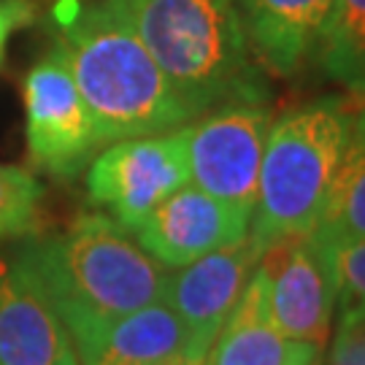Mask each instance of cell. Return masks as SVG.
<instances>
[{"label": "cell", "mask_w": 365, "mask_h": 365, "mask_svg": "<svg viewBox=\"0 0 365 365\" xmlns=\"http://www.w3.org/2000/svg\"><path fill=\"white\" fill-rule=\"evenodd\" d=\"M49 52L71 71L106 146L179 130L195 119L119 0H60Z\"/></svg>", "instance_id": "cell-1"}, {"label": "cell", "mask_w": 365, "mask_h": 365, "mask_svg": "<svg viewBox=\"0 0 365 365\" xmlns=\"http://www.w3.org/2000/svg\"><path fill=\"white\" fill-rule=\"evenodd\" d=\"M11 265L38 284L66 327L160 303L170 276L106 211H84L63 233L25 241Z\"/></svg>", "instance_id": "cell-2"}, {"label": "cell", "mask_w": 365, "mask_h": 365, "mask_svg": "<svg viewBox=\"0 0 365 365\" xmlns=\"http://www.w3.org/2000/svg\"><path fill=\"white\" fill-rule=\"evenodd\" d=\"M182 103L197 117L265 103L271 87L235 0H119Z\"/></svg>", "instance_id": "cell-3"}, {"label": "cell", "mask_w": 365, "mask_h": 365, "mask_svg": "<svg viewBox=\"0 0 365 365\" xmlns=\"http://www.w3.org/2000/svg\"><path fill=\"white\" fill-rule=\"evenodd\" d=\"M352 106L319 98L276 119L262 152L249 241L265 249L309 235L322 217L349 138Z\"/></svg>", "instance_id": "cell-4"}, {"label": "cell", "mask_w": 365, "mask_h": 365, "mask_svg": "<svg viewBox=\"0 0 365 365\" xmlns=\"http://www.w3.org/2000/svg\"><path fill=\"white\" fill-rule=\"evenodd\" d=\"M184 184H190L187 125L170 133L114 141L103 146L87 168L90 200L128 230Z\"/></svg>", "instance_id": "cell-5"}, {"label": "cell", "mask_w": 365, "mask_h": 365, "mask_svg": "<svg viewBox=\"0 0 365 365\" xmlns=\"http://www.w3.org/2000/svg\"><path fill=\"white\" fill-rule=\"evenodd\" d=\"M274 114L265 103H233L187 125L190 184L252 217Z\"/></svg>", "instance_id": "cell-6"}, {"label": "cell", "mask_w": 365, "mask_h": 365, "mask_svg": "<svg viewBox=\"0 0 365 365\" xmlns=\"http://www.w3.org/2000/svg\"><path fill=\"white\" fill-rule=\"evenodd\" d=\"M25 133L30 163L54 179L78 176L106 146L71 71L52 52L25 76Z\"/></svg>", "instance_id": "cell-7"}, {"label": "cell", "mask_w": 365, "mask_h": 365, "mask_svg": "<svg viewBox=\"0 0 365 365\" xmlns=\"http://www.w3.org/2000/svg\"><path fill=\"white\" fill-rule=\"evenodd\" d=\"M268 276V317L287 339L325 349L336 314V289L325 255L312 235H298L268 247L260 257Z\"/></svg>", "instance_id": "cell-8"}, {"label": "cell", "mask_w": 365, "mask_h": 365, "mask_svg": "<svg viewBox=\"0 0 365 365\" xmlns=\"http://www.w3.org/2000/svg\"><path fill=\"white\" fill-rule=\"evenodd\" d=\"M260 257L262 249L247 238L233 247L217 249L184 268H176V274L168 276L163 300L184 325L190 360L206 363V354L222 333Z\"/></svg>", "instance_id": "cell-9"}, {"label": "cell", "mask_w": 365, "mask_h": 365, "mask_svg": "<svg viewBox=\"0 0 365 365\" xmlns=\"http://www.w3.org/2000/svg\"><path fill=\"white\" fill-rule=\"evenodd\" d=\"M252 217L220 197L184 184L130 233L165 268H184L211 252L249 238Z\"/></svg>", "instance_id": "cell-10"}, {"label": "cell", "mask_w": 365, "mask_h": 365, "mask_svg": "<svg viewBox=\"0 0 365 365\" xmlns=\"http://www.w3.org/2000/svg\"><path fill=\"white\" fill-rule=\"evenodd\" d=\"M81 365H170L190 360L187 333L165 300L111 319L68 325Z\"/></svg>", "instance_id": "cell-11"}, {"label": "cell", "mask_w": 365, "mask_h": 365, "mask_svg": "<svg viewBox=\"0 0 365 365\" xmlns=\"http://www.w3.org/2000/svg\"><path fill=\"white\" fill-rule=\"evenodd\" d=\"M0 365H81L66 322L16 265L0 268Z\"/></svg>", "instance_id": "cell-12"}, {"label": "cell", "mask_w": 365, "mask_h": 365, "mask_svg": "<svg viewBox=\"0 0 365 365\" xmlns=\"http://www.w3.org/2000/svg\"><path fill=\"white\" fill-rule=\"evenodd\" d=\"M235 6L265 73L289 78L314 57L333 0H235Z\"/></svg>", "instance_id": "cell-13"}, {"label": "cell", "mask_w": 365, "mask_h": 365, "mask_svg": "<svg viewBox=\"0 0 365 365\" xmlns=\"http://www.w3.org/2000/svg\"><path fill=\"white\" fill-rule=\"evenodd\" d=\"M309 235L319 249L365 238V103L352 108L346 149L330 184L322 217Z\"/></svg>", "instance_id": "cell-14"}, {"label": "cell", "mask_w": 365, "mask_h": 365, "mask_svg": "<svg viewBox=\"0 0 365 365\" xmlns=\"http://www.w3.org/2000/svg\"><path fill=\"white\" fill-rule=\"evenodd\" d=\"M314 57L333 84L365 98V0H333Z\"/></svg>", "instance_id": "cell-15"}, {"label": "cell", "mask_w": 365, "mask_h": 365, "mask_svg": "<svg viewBox=\"0 0 365 365\" xmlns=\"http://www.w3.org/2000/svg\"><path fill=\"white\" fill-rule=\"evenodd\" d=\"M322 349L287 339L271 322H225L203 365H317Z\"/></svg>", "instance_id": "cell-16"}, {"label": "cell", "mask_w": 365, "mask_h": 365, "mask_svg": "<svg viewBox=\"0 0 365 365\" xmlns=\"http://www.w3.org/2000/svg\"><path fill=\"white\" fill-rule=\"evenodd\" d=\"M43 187L19 165L0 163V241L30 238L41 227Z\"/></svg>", "instance_id": "cell-17"}, {"label": "cell", "mask_w": 365, "mask_h": 365, "mask_svg": "<svg viewBox=\"0 0 365 365\" xmlns=\"http://www.w3.org/2000/svg\"><path fill=\"white\" fill-rule=\"evenodd\" d=\"M325 255L333 289H336V314L339 325H352L365 319V238L346 241L330 249H319Z\"/></svg>", "instance_id": "cell-18"}, {"label": "cell", "mask_w": 365, "mask_h": 365, "mask_svg": "<svg viewBox=\"0 0 365 365\" xmlns=\"http://www.w3.org/2000/svg\"><path fill=\"white\" fill-rule=\"evenodd\" d=\"M330 365H365V319L339 325L330 346Z\"/></svg>", "instance_id": "cell-19"}, {"label": "cell", "mask_w": 365, "mask_h": 365, "mask_svg": "<svg viewBox=\"0 0 365 365\" xmlns=\"http://www.w3.org/2000/svg\"><path fill=\"white\" fill-rule=\"evenodd\" d=\"M38 6L33 0H0V66L6 60L9 41L16 30L36 22Z\"/></svg>", "instance_id": "cell-20"}, {"label": "cell", "mask_w": 365, "mask_h": 365, "mask_svg": "<svg viewBox=\"0 0 365 365\" xmlns=\"http://www.w3.org/2000/svg\"><path fill=\"white\" fill-rule=\"evenodd\" d=\"M170 365H203V363H197V360H176V363Z\"/></svg>", "instance_id": "cell-21"}]
</instances>
